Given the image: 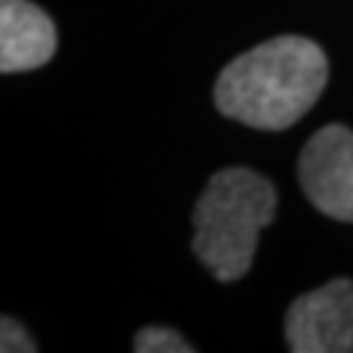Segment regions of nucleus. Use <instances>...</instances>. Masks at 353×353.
<instances>
[{
  "instance_id": "nucleus-1",
  "label": "nucleus",
  "mask_w": 353,
  "mask_h": 353,
  "mask_svg": "<svg viewBox=\"0 0 353 353\" xmlns=\"http://www.w3.org/2000/svg\"><path fill=\"white\" fill-rule=\"evenodd\" d=\"M327 87V55L306 37L285 34L262 42L220 71L217 110L259 131L299 123Z\"/></svg>"
},
{
  "instance_id": "nucleus-2",
  "label": "nucleus",
  "mask_w": 353,
  "mask_h": 353,
  "mask_svg": "<svg viewBox=\"0 0 353 353\" xmlns=\"http://www.w3.org/2000/svg\"><path fill=\"white\" fill-rule=\"evenodd\" d=\"M275 210L278 194L265 176L249 168L214 173L194 207V254L220 283L241 280Z\"/></svg>"
},
{
  "instance_id": "nucleus-3",
  "label": "nucleus",
  "mask_w": 353,
  "mask_h": 353,
  "mask_svg": "<svg viewBox=\"0 0 353 353\" xmlns=\"http://www.w3.org/2000/svg\"><path fill=\"white\" fill-rule=\"evenodd\" d=\"M299 183L322 214L353 223V131L330 123L303 144Z\"/></svg>"
},
{
  "instance_id": "nucleus-4",
  "label": "nucleus",
  "mask_w": 353,
  "mask_h": 353,
  "mask_svg": "<svg viewBox=\"0 0 353 353\" xmlns=\"http://www.w3.org/2000/svg\"><path fill=\"white\" fill-rule=\"evenodd\" d=\"M285 341L293 353H351L353 280H330L290 303Z\"/></svg>"
},
{
  "instance_id": "nucleus-5",
  "label": "nucleus",
  "mask_w": 353,
  "mask_h": 353,
  "mask_svg": "<svg viewBox=\"0 0 353 353\" xmlns=\"http://www.w3.org/2000/svg\"><path fill=\"white\" fill-rule=\"evenodd\" d=\"M58 34L48 13L29 0H0V71H34L55 55Z\"/></svg>"
},
{
  "instance_id": "nucleus-6",
  "label": "nucleus",
  "mask_w": 353,
  "mask_h": 353,
  "mask_svg": "<svg viewBox=\"0 0 353 353\" xmlns=\"http://www.w3.org/2000/svg\"><path fill=\"white\" fill-rule=\"evenodd\" d=\"M137 353H194V345L183 341L178 332L168 327H144L134 338Z\"/></svg>"
},
{
  "instance_id": "nucleus-7",
  "label": "nucleus",
  "mask_w": 353,
  "mask_h": 353,
  "mask_svg": "<svg viewBox=\"0 0 353 353\" xmlns=\"http://www.w3.org/2000/svg\"><path fill=\"white\" fill-rule=\"evenodd\" d=\"M0 351L3 353H34L37 343L16 319L3 316L0 322Z\"/></svg>"
}]
</instances>
